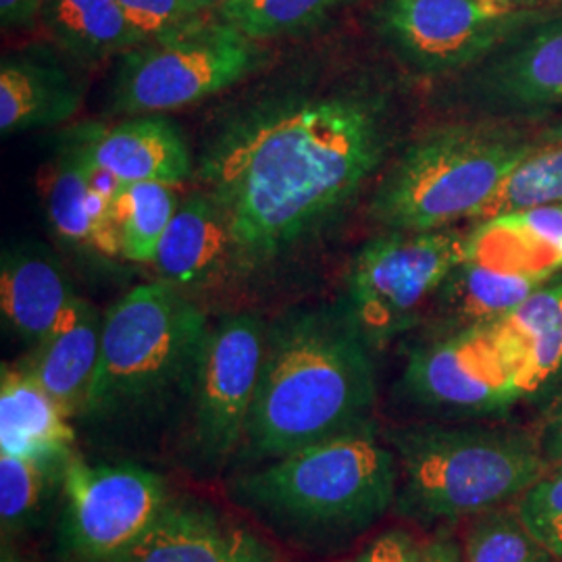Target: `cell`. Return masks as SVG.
Wrapping results in <instances>:
<instances>
[{
	"label": "cell",
	"instance_id": "cell-26",
	"mask_svg": "<svg viewBox=\"0 0 562 562\" xmlns=\"http://www.w3.org/2000/svg\"><path fill=\"white\" fill-rule=\"evenodd\" d=\"M352 0H227L213 13L257 42L301 36Z\"/></svg>",
	"mask_w": 562,
	"mask_h": 562
},
{
	"label": "cell",
	"instance_id": "cell-11",
	"mask_svg": "<svg viewBox=\"0 0 562 562\" xmlns=\"http://www.w3.org/2000/svg\"><path fill=\"white\" fill-rule=\"evenodd\" d=\"M267 325L236 313L209 325L196 385L192 423L183 443L201 471L220 473L240 454L246 423L261 378Z\"/></svg>",
	"mask_w": 562,
	"mask_h": 562
},
{
	"label": "cell",
	"instance_id": "cell-36",
	"mask_svg": "<svg viewBox=\"0 0 562 562\" xmlns=\"http://www.w3.org/2000/svg\"><path fill=\"white\" fill-rule=\"evenodd\" d=\"M199 13H209V11H215L220 4L227 2V0H188Z\"/></svg>",
	"mask_w": 562,
	"mask_h": 562
},
{
	"label": "cell",
	"instance_id": "cell-12",
	"mask_svg": "<svg viewBox=\"0 0 562 562\" xmlns=\"http://www.w3.org/2000/svg\"><path fill=\"white\" fill-rule=\"evenodd\" d=\"M402 385L411 401L448 415L494 413L527 394L487 322L419 346L408 357Z\"/></svg>",
	"mask_w": 562,
	"mask_h": 562
},
{
	"label": "cell",
	"instance_id": "cell-9",
	"mask_svg": "<svg viewBox=\"0 0 562 562\" xmlns=\"http://www.w3.org/2000/svg\"><path fill=\"white\" fill-rule=\"evenodd\" d=\"M552 7L508 0H382L373 27L415 76H462Z\"/></svg>",
	"mask_w": 562,
	"mask_h": 562
},
{
	"label": "cell",
	"instance_id": "cell-34",
	"mask_svg": "<svg viewBox=\"0 0 562 562\" xmlns=\"http://www.w3.org/2000/svg\"><path fill=\"white\" fill-rule=\"evenodd\" d=\"M540 442H542L546 461H562V404L559 406V411L552 415V419L546 425Z\"/></svg>",
	"mask_w": 562,
	"mask_h": 562
},
{
	"label": "cell",
	"instance_id": "cell-10",
	"mask_svg": "<svg viewBox=\"0 0 562 562\" xmlns=\"http://www.w3.org/2000/svg\"><path fill=\"white\" fill-rule=\"evenodd\" d=\"M169 487L134 462H90L76 452L65 469L57 554L60 562H111L155 521Z\"/></svg>",
	"mask_w": 562,
	"mask_h": 562
},
{
	"label": "cell",
	"instance_id": "cell-15",
	"mask_svg": "<svg viewBox=\"0 0 562 562\" xmlns=\"http://www.w3.org/2000/svg\"><path fill=\"white\" fill-rule=\"evenodd\" d=\"M60 148L111 171L121 183L159 181L180 188L192 176L188 144L162 115H136L109 127L86 123L71 130Z\"/></svg>",
	"mask_w": 562,
	"mask_h": 562
},
{
	"label": "cell",
	"instance_id": "cell-19",
	"mask_svg": "<svg viewBox=\"0 0 562 562\" xmlns=\"http://www.w3.org/2000/svg\"><path fill=\"white\" fill-rule=\"evenodd\" d=\"M102 327L101 311L92 302L78 299L59 327L20 362L21 369L41 383L76 422L88 401L101 359Z\"/></svg>",
	"mask_w": 562,
	"mask_h": 562
},
{
	"label": "cell",
	"instance_id": "cell-28",
	"mask_svg": "<svg viewBox=\"0 0 562 562\" xmlns=\"http://www.w3.org/2000/svg\"><path fill=\"white\" fill-rule=\"evenodd\" d=\"M543 204H562V144L522 162L483 220Z\"/></svg>",
	"mask_w": 562,
	"mask_h": 562
},
{
	"label": "cell",
	"instance_id": "cell-33",
	"mask_svg": "<svg viewBox=\"0 0 562 562\" xmlns=\"http://www.w3.org/2000/svg\"><path fill=\"white\" fill-rule=\"evenodd\" d=\"M42 15V0H0V21L4 30H30Z\"/></svg>",
	"mask_w": 562,
	"mask_h": 562
},
{
	"label": "cell",
	"instance_id": "cell-22",
	"mask_svg": "<svg viewBox=\"0 0 562 562\" xmlns=\"http://www.w3.org/2000/svg\"><path fill=\"white\" fill-rule=\"evenodd\" d=\"M490 325L529 392L562 367V276Z\"/></svg>",
	"mask_w": 562,
	"mask_h": 562
},
{
	"label": "cell",
	"instance_id": "cell-32",
	"mask_svg": "<svg viewBox=\"0 0 562 562\" xmlns=\"http://www.w3.org/2000/svg\"><path fill=\"white\" fill-rule=\"evenodd\" d=\"M413 540L415 538L402 529L385 531L367 543L352 562H406Z\"/></svg>",
	"mask_w": 562,
	"mask_h": 562
},
{
	"label": "cell",
	"instance_id": "cell-35",
	"mask_svg": "<svg viewBox=\"0 0 562 562\" xmlns=\"http://www.w3.org/2000/svg\"><path fill=\"white\" fill-rule=\"evenodd\" d=\"M0 562H30L25 559V554L18 548V542H9L2 540L0 546Z\"/></svg>",
	"mask_w": 562,
	"mask_h": 562
},
{
	"label": "cell",
	"instance_id": "cell-21",
	"mask_svg": "<svg viewBox=\"0 0 562 562\" xmlns=\"http://www.w3.org/2000/svg\"><path fill=\"white\" fill-rule=\"evenodd\" d=\"M44 211L55 238L67 248L94 250L109 259L121 257L113 201L90 188L80 162L65 150L44 181Z\"/></svg>",
	"mask_w": 562,
	"mask_h": 562
},
{
	"label": "cell",
	"instance_id": "cell-5",
	"mask_svg": "<svg viewBox=\"0 0 562 562\" xmlns=\"http://www.w3.org/2000/svg\"><path fill=\"white\" fill-rule=\"evenodd\" d=\"M562 144V123L475 120L423 132L392 162L369 204L383 232H436L483 220L522 162Z\"/></svg>",
	"mask_w": 562,
	"mask_h": 562
},
{
	"label": "cell",
	"instance_id": "cell-30",
	"mask_svg": "<svg viewBox=\"0 0 562 562\" xmlns=\"http://www.w3.org/2000/svg\"><path fill=\"white\" fill-rule=\"evenodd\" d=\"M117 2L148 38L176 30L183 23L202 15L188 0H117Z\"/></svg>",
	"mask_w": 562,
	"mask_h": 562
},
{
	"label": "cell",
	"instance_id": "cell-1",
	"mask_svg": "<svg viewBox=\"0 0 562 562\" xmlns=\"http://www.w3.org/2000/svg\"><path fill=\"white\" fill-rule=\"evenodd\" d=\"M382 99L357 88L248 106L206 142L199 180L227 215L234 269L255 271L340 215L382 167Z\"/></svg>",
	"mask_w": 562,
	"mask_h": 562
},
{
	"label": "cell",
	"instance_id": "cell-3",
	"mask_svg": "<svg viewBox=\"0 0 562 562\" xmlns=\"http://www.w3.org/2000/svg\"><path fill=\"white\" fill-rule=\"evenodd\" d=\"M209 319L167 281L132 288L106 313L99 367L78 422L111 438L161 429L192 394Z\"/></svg>",
	"mask_w": 562,
	"mask_h": 562
},
{
	"label": "cell",
	"instance_id": "cell-4",
	"mask_svg": "<svg viewBox=\"0 0 562 562\" xmlns=\"http://www.w3.org/2000/svg\"><path fill=\"white\" fill-rule=\"evenodd\" d=\"M398 461L375 423L248 467L229 496L281 538L311 550H336L394 508Z\"/></svg>",
	"mask_w": 562,
	"mask_h": 562
},
{
	"label": "cell",
	"instance_id": "cell-7",
	"mask_svg": "<svg viewBox=\"0 0 562 562\" xmlns=\"http://www.w3.org/2000/svg\"><path fill=\"white\" fill-rule=\"evenodd\" d=\"M262 59L261 42L215 13H202L121 55L109 113L136 117L180 111L246 80Z\"/></svg>",
	"mask_w": 562,
	"mask_h": 562
},
{
	"label": "cell",
	"instance_id": "cell-17",
	"mask_svg": "<svg viewBox=\"0 0 562 562\" xmlns=\"http://www.w3.org/2000/svg\"><path fill=\"white\" fill-rule=\"evenodd\" d=\"M74 417L20 364H2L0 452L27 461L67 464L78 452Z\"/></svg>",
	"mask_w": 562,
	"mask_h": 562
},
{
	"label": "cell",
	"instance_id": "cell-8",
	"mask_svg": "<svg viewBox=\"0 0 562 562\" xmlns=\"http://www.w3.org/2000/svg\"><path fill=\"white\" fill-rule=\"evenodd\" d=\"M467 232H383L357 252L344 308L369 346L383 348L419 322L464 255Z\"/></svg>",
	"mask_w": 562,
	"mask_h": 562
},
{
	"label": "cell",
	"instance_id": "cell-25",
	"mask_svg": "<svg viewBox=\"0 0 562 562\" xmlns=\"http://www.w3.org/2000/svg\"><path fill=\"white\" fill-rule=\"evenodd\" d=\"M180 206L176 186L159 181L125 183L113 199V223L121 259L153 262L162 236Z\"/></svg>",
	"mask_w": 562,
	"mask_h": 562
},
{
	"label": "cell",
	"instance_id": "cell-24",
	"mask_svg": "<svg viewBox=\"0 0 562 562\" xmlns=\"http://www.w3.org/2000/svg\"><path fill=\"white\" fill-rule=\"evenodd\" d=\"M67 464L36 462L0 452V533L20 542L38 531L63 494Z\"/></svg>",
	"mask_w": 562,
	"mask_h": 562
},
{
	"label": "cell",
	"instance_id": "cell-31",
	"mask_svg": "<svg viewBox=\"0 0 562 562\" xmlns=\"http://www.w3.org/2000/svg\"><path fill=\"white\" fill-rule=\"evenodd\" d=\"M406 562H464L462 543L448 527H440L425 540H413Z\"/></svg>",
	"mask_w": 562,
	"mask_h": 562
},
{
	"label": "cell",
	"instance_id": "cell-16",
	"mask_svg": "<svg viewBox=\"0 0 562 562\" xmlns=\"http://www.w3.org/2000/svg\"><path fill=\"white\" fill-rule=\"evenodd\" d=\"M80 296L57 255L41 241L4 248L0 261L2 322L32 348L46 340Z\"/></svg>",
	"mask_w": 562,
	"mask_h": 562
},
{
	"label": "cell",
	"instance_id": "cell-13",
	"mask_svg": "<svg viewBox=\"0 0 562 562\" xmlns=\"http://www.w3.org/2000/svg\"><path fill=\"white\" fill-rule=\"evenodd\" d=\"M480 120L538 121L562 109V9L522 27L452 90Z\"/></svg>",
	"mask_w": 562,
	"mask_h": 562
},
{
	"label": "cell",
	"instance_id": "cell-20",
	"mask_svg": "<svg viewBox=\"0 0 562 562\" xmlns=\"http://www.w3.org/2000/svg\"><path fill=\"white\" fill-rule=\"evenodd\" d=\"M83 92L60 67L4 57L0 65V134L53 127L76 117Z\"/></svg>",
	"mask_w": 562,
	"mask_h": 562
},
{
	"label": "cell",
	"instance_id": "cell-37",
	"mask_svg": "<svg viewBox=\"0 0 562 562\" xmlns=\"http://www.w3.org/2000/svg\"><path fill=\"white\" fill-rule=\"evenodd\" d=\"M517 4H529V7H550L552 2H562V0H508Z\"/></svg>",
	"mask_w": 562,
	"mask_h": 562
},
{
	"label": "cell",
	"instance_id": "cell-2",
	"mask_svg": "<svg viewBox=\"0 0 562 562\" xmlns=\"http://www.w3.org/2000/svg\"><path fill=\"white\" fill-rule=\"evenodd\" d=\"M371 350L344 306L296 308L267 325L236 462L255 467L371 425L378 398Z\"/></svg>",
	"mask_w": 562,
	"mask_h": 562
},
{
	"label": "cell",
	"instance_id": "cell-18",
	"mask_svg": "<svg viewBox=\"0 0 562 562\" xmlns=\"http://www.w3.org/2000/svg\"><path fill=\"white\" fill-rule=\"evenodd\" d=\"M159 280L178 290L206 285L234 267L227 215L209 192L180 202L153 261Z\"/></svg>",
	"mask_w": 562,
	"mask_h": 562
},
{
	"label": "cell",
	"instance_id": "cell-29",
	"mask_svg": "<svg viewBox=\"0 0 562 562\" xmlns=\"http://www.w3.org/2000/svg\"><path fill=\"white\" fill-rule=\"evenodd\" d=\"M522 525L543 548L562 561V461L548 467L515 506Z\"/></svg>",
	"mask_w": 562,
	"mask_h": 562
},
{
	"label": "cell",
	"instance_id": "cell-27",
	"mask_svg": "<svg viewBox=\"0 0 562 562\" xmlns=\"http://www.w3.org/2000/svg\"><path fill=\"white\" fill-rule=\"evenodd\" d=\"M464 562H552L557 561L533 533L522 525L517 510L494 508L473 517L464 540Z\"/></svg>",
	"mask_w": 562,
	"mask_h": 562
},
{
	"label": "cell",
	"instance_id": "cell-23",
	"mask_svg": "<svg viewBox=\"0 0 562 562\" xmlns=\"http://www.w3.org/2000/svg\"><path fill=\"white\" fill-rule=\"evenodd\" d=\"M41 23L83 65L121 57L148 41L117 0H42Z\"/></svg>",
	"mask_w": 562,
	"mask_h": 562
},
{
	"label": "cell",
	"instance_id": "cell-14",
	"mask_svg": "<svg viewBox=\"0 0 562 562\" xmlns=\"http://www.w3.org/2000/svg\"><path fill=\"white\" fill-rule=\"evenodd\" d=\"M111 562H281V554L215 504L169 496L140 538Z\"/></svg>",
	"mask_w": 562,
	"mask_h": 562
},
{
	"label": "cell",
	"instance_id": "cell-6",
	"mask_svg": "<svg viewBox=\"0 0 562 562\" xmlns=\"http://www.w3.org/2000/svg\"><path fill=\"white\" fill-rule=\"evenodd\" d=\"M383 440L398 461L394 510L422 527H448L522 496L548 471L542 442L525 431L411 423Z\"/></svg>",
	"mask_w": 562,
	"mask_h": 562
}]
</instances>
